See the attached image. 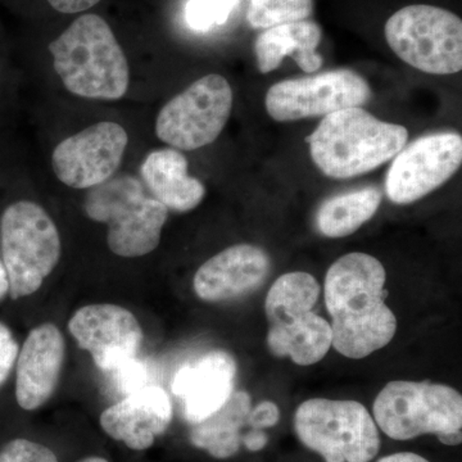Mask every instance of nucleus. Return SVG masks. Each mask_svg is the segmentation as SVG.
Masks as SVG:
<instances>
[{"mask_svg":"<svg viewBox=\"0 0 462 462\" xmlns=\"http://www.w3.org/2000/svg\"><path fill=\"white\" fill-rule=\"evenodd\" d=\"M172 420V404L162 388L147 385L112 404L100 416V425L109 437L134 451L152 447Z\"/></svg>","mask_w":462,"mask_h":462,"instance_id":"17","label":"nucleus"},{"mask_svg":"<svg viewBox=\"0 0 462 462\" xmlns=\"http://www.w3.org/2000/svg\"><path fill=\"white\" fill-rule=\"evenodd\" d=\"M51 7L60 14H80L98 5L100 0H48Z\"/></svg>","mask_w":462,"mask_h":462,"instance_id":"29","label":"nucleus"},{"mask_svg":"<svg viewBox=\"0 0 462 462\" xmlns=\"http://www.w3.org/2000/svg\"><path fill=\"white\" fill-rule=\"evenodd\" d=\"M9 291V281L7 270H5V264L0 261V300L5 297Z\"/></svg>","mask_w":462,"mask_h":462,"instance_id":"32","label":"nucleus"},{"mask_svg":"<svg viewBox=\"0 0 462 462\" xmlns=\"http://www.w3.org/2000/svg\"><path fill=\"white\" fill-rule=\"evenodd\" d=\"M231 108L229 81L221 75H207L163 106L157 116V136L180 151L206 147L223 132Z\"/></svg>","mask_w":462,"mask_h":462,"instance_id":"10","label":"nucleus"},{"mask_svg":"<svg viewBox=\"0 0 462 462\" xmlns=\"http://www.w3.org/2000/svg\"><path fill=\"white\" fill-rule=\"evenodd\" d=\"M0 462H58L48 447L27 439H14L3 447Z\"/></svg>","mask_w":462,"mask_h":462,"instance_id":"25","label":"nucleus"},{"mask_svg":"<svg viewBox=\"0 0 462 462\" xmlns=\"http://www.w3.org/2000/svg\"><path fill=\"white\" fill-rule=\"evenodd\" d=\"M382 199V191L374 187L331 197L322 203L316 215L318 229L328 238L351 236L372 220Z\"/></svg>","mask_w":462,"mask_h":462,"instance_id":"22","label":"nucleus"},{"mask_svg":"<svg viewBox=\"0 0 462 462\" xmlns=\"http://www.w3.org/2000/svg\"><path fill=\"white\" fill-rule=\"evenodd\" d=\"M65 356V339L56 325L30 331L17 357L16 398L23 410L39 409L53 396Z\"/></svg>","mask_w":462,"mask_h":462,"instance_id":"16","label":"nucleus"},{"mask_svg":"<svg viewBox=\"0 0 462 462\" xmlns=\"http://www.w3.org/2000/svg\"><path fill=\"white\" fill-rule=\"evenodd\" d=\"M239 0H189L185 7V20L196 32H208L226 23Z\"/></svg>","mask_w":462,"mask_h":462,"instance_id":"24","label":"nucleus"},{"mask_svg":"<svg viewBox=\"0 0 462 462\" xmlns=\"http://www.w3.org/2000/svg\"><path fill=\"white\" fill-rule=\"evenodd\" d=\"M378 462H430L421 456L411 454V452H401V454L389 455Z\"/></svg>","mask_w":462,"mask_h":462,"instance_id":"31","label":"nucleus"},{"mask_svg":"<svg viewBox=\"0 0 462 462\" xmlns=\"http://www.w3.org/2000/svg\"><path fill=\"white\" fill-rule=\"evenodd\" d=\"M236 360L225 351H211L176 373L172 392L184 403V416L190 424L205 420L217 411L234 392Z\"/></svg>","mask_w":462,"mask_h":462,"instance_id":"18","label":"nucleus"},{"mask_svg":"<svg viewBox=\"0 0 462 462\" xmlns=\"http://www.w3.org/2000/svg\"><path fill=\"white\" fill-rule=\"evenodd\" d=\"M251 412V396L247 392H233V394L205 420L194 424L190 431V442L199 448L206 449L212 457L229 458L239 451L242 437L240 430L248 421Z\"/></svg>","mask_w":462,"mask_h":462,"instance_id":"21","label":"nucleus"},{"mask_svg":"<svg viewBox=\"0 0 462 462\" xmlns=\"http://www.w3.org/2000/svg\"><path fill=\"white\" fill-rule=\"evenodd\" d=\"M320 284L307 273H288L270 288L264 302L267 346L275 357H289L300 366L318 364L331 346L329 322L315 314Z\"/></svg>","mask_w":462,"mask_h":462,"instance_id":"4","label":"nucleus"},{"mask_svg":"<svg viewBox=\"0 0 462 462\" xmlns=\"http://www.w3.org/2000/svg\"><path fill=\"white\" fill-rule=\"evenodd\" d=\"M370 98L372 89L363 76L351 69H336L273 85L264 106L273 120L288 123L363 107Z\"/></svg>","mask_w":462,"mask_h":462,"instance_id":"11","label":"nucleus"},{"mask_svg":"<svg viewBox=\"0 0 462 462\" xmlns=\"http://www.w3.org/2000/svg\"><path fill=\"white\" fill-rule=\"evenodd\" d=\"M270 269L272 263L263 249L252 245H233L199 267L194 276V291L205 302H227L257 291Z\"/></svg>","mask_w":462,"mask_h":462,"instance_id":"15","label":"nucleus"},{"mask_svg":"<svg viewBox=\"0 0 462 462\" xmlns=\"http://www.w3.org/2000/svg\"><path fill=\"white\" fill-rule=\"evenodd\" d=\"M374 416L392 439L434 434L443 445L461 443L462 397L448 385L394 380L376 397Z\"/></svg>","mask_w":462,"mask_h":462,"instance_id":"6","label":"nucleus"},{"mask_svg":"<svg viewBox=\"0 0 462 462\" xmlns=\"http://www.w3.org/2000/svg\"><path fill=\"white\" fill-rule=\"evenodd\" d=\"M279 419H281L279 407L270 401H264L251 410L247 422L254 430H261L278 424Z\"/></svg>","mask_w":462,"mask_h":462,"instance_id":"28","label":"nucleus"},{"mask_svg":"<svg viewBox=\"0 0 462 462\" xmlns=\"http://www.w3.org/2000/svg\"><path fill=\"white\" fill-rule=\"evenodd\" d=\"M112 374H114L116 379V387L120 391V393L126 394V396L138 391V389L151 385L148 384L149 372L147 365L139 360L138 357L118 367Z\"/></svg>","mask_w":462,"mask_h":462,"instance_id":"26","label":"nucleus"},{"mask_svg":"<svg viewBox=\"0 0 462 462\" xmlns=\"http://www.w3.org/2000/svg\"><path fill=\"white\" fill-rule=\"evenodd\" d=\"M314 0H249L247 20L254 29H270L284 23L309 20Z\"/></svg>","mask_w":462,"mask_h":462,"instance_id":"23","label":"nucleus"},{"mask_svg":"<svg viewBox=\"0 0 462 462\" xmlns=\"http://www.w3.org/2000/svg\"><path fill=\"white\" fill-rule=\"evenodd\" d=\"M20 348L12 331L0 322V387L8 379L9 374L16 364Z\"/></svg>","mask_w":462,"mask_h":462,"instance_id":"27","label":"nucleus"},{"mask_svg":"<svg viewBox=\"0 0 462 462\" xmlns=\"http://www.w3.org/2000/svg\"><path fill=\"white\" fill-rule=\"evenodd\" d=\"M129 143L121 125L103 121L60 142L51 154L58 180L74 189H90L120 169Z\"/></svg>","mask_w":462,"mask_h":462,"instance_id":"13","label":"nucleus"},{"mask_svg":"<svg viewBox=\"0 0 462 462\" xmlns=\"http://www.w3.org/2000/svg\"><path fill=\"white\" fill-rule=\"evenodd\" d=\"M384 35L393 53L419 71H461L462 21L448 9L430 5L398 9L385 23Z\"/></svg>","mask_w":462,"mask_h":462,"instance_id":"8","label":"nucleus"},{"mask_svg":"<svg viewBox=\"0 0 462 462\" xmlns=\"http://www.w3.org/2000/svg\"><path fill=\"white\" fill-rule=\"evenodd\" d=\"M294 430L327 462H370L380 448L375 420L356 401H305L294 415Z\"/></svg>","mask_w":462,"mask_h":462,"instance_id":"9","label":"nucleus"},{"mask_svg":"<svg viewBox=\"0 0 462 462\" xmlns=\"http://www.w3.org/2000/svg\"><path fill=\"white\" fill-rule=\"evenodd\" d=\"M322 39V29L311 20L297 21L263 30L258 35L254 51L261 74H269L291 57L307 74L319 71L322 57L316 53Z\"/></svg>","mask_w":462,"mask_h":462,"instance_id":"20","label":"nucleus"},{"mask_svg":"<svg viewBox=\"0 0 462 462\" xmlns=\"http://www.w3.org/2000/svg\"><path fill=\"white\" fill-rule=\"evenodd\" d=\"M242 442L249 451H261L267 445V436L261 430H254L247 436L242 438Z\"/></svg>","mask_w":462,"mask_h":462,"instance_id":"30","label":"nucleus"},{"mask_svg":"<svg viewBox=\"0 0 462 462\" xmlns=\"http://www.w3.org/2000/svg\"><path fill=\"white\" fill-rule=\"evenodd\" d=\"M409 141L401 125L379 120L361 107L325 116L307 136L316 167L331 179L364 175L393 160Z\"/></svg>","mask_w":462,"mask_h":462,"instance_id":"2","label":"nucleus"},{"mask_svg":"<svg viewBox=\"0 0 462 462\" xmlns=\"http://www.w3.org/2000/svg\"><path fill=\"white\" fill-rule=\"evenodd\" d=\"M143 184L167 209L188 212L200 205L206 188L188 175V160L178 149L151 152L141 167Z\"/></svg>","mask_w":462,"mask_h":462,"instance_id":"19","label":"nucleus"},{"mask_svg":"<svg viewBox=\"0 0 462 462\" xmlns=\"http://www.w3.org/2000/svg\"><path fill=\"white\" fill-rule=\"evenodd\" d=\"M69 330L94 364L107 373L138 357L144 338L135 316L116 305L81 307L69 320Z\"/></svg>","mask_w":462,"mask_h":462,"instance_id":"14","label":"nucleus"},{"mask_svg":"<svg viewBox=\"0 0 462 462\" xmlns=\"http://www.w3.org/2000/svg\"><path fill=\"white\" fill-rule=\"evenodd\" d=\"M462 138L442 133L421 136L394 157L385 176V194L396 205L424 199L460 169Z\"/></svg>","mask_w":462,"mask_h":462,"instance_id":"12","label":"nucleus"},{"mask_svg":"<svg viewBox=\"0 0 462 462\" xmlns=\"http://www.w3.org/2000/svg\"><path fill=\"white\" fill-rule=\"evenodd\" d=\"M80 462H108L106 458L102 457H88L85 460H81Z\"/></svg>","mask_w":462,"mask_h":462,"instance_id":"33","label":"nucleus"},{"mask_svg":"<svg viewBox=\"0 0 462 462\" xmlns=\"http://www.w3.org/2000/svg\"><path fill=\"white\" fill-rule=\"evenodd\" d=\"M53 66L66 89L81 98L117 100L129 89L126 56L98 14H84L50 45Z\"/></svg>","mask_w":462,"mask_h":462,"instance_id":"3","label":"nucleus"},{"mask_svg":"<svg viewBox=\"0 0 462 462\" xmlns=\"http://www.w3.org/2000/svg\"><path fill=\"white\" fill-rule=\"evenodd\" d=\"M88 217L108 225V247L120 257H142L158 247L169 209L129 173H117L90 188Z\"/></svg>","mask_w":462,"mask_h":462,"instance_id":"5","label":"nucleus"},{"mask_svg":"<svg viewBox=\"0 0 462 462\" xmlns=\"http://www.w3.org/2000/svg\"><path fill=\"white\" fill-rule=\"evenodd\" d=\"M387 273L378 258L348 254L331 264L325 278V305L331 318V346L360 360L384 348L397 331L385 305Z\"/></svg>","mask_w":462,"mask_h":462,"instance_id":"1","label":"nucleus"},{"mask_svg":"<svg viewBox=\"0 0 462 462\" xmlns=\"http://www.w3.org/2000/svg\"><path fill=\"white\" fill-rule=\"evenodd\" d=\"M3 264L8 273L14 300L32 296L60 258V238L56 224L38 203H12L0 217Z\"/></svg>","mask_w":462,"mask_h":462,"instance_id":"7","label":"nucleus"}]
</instances>
